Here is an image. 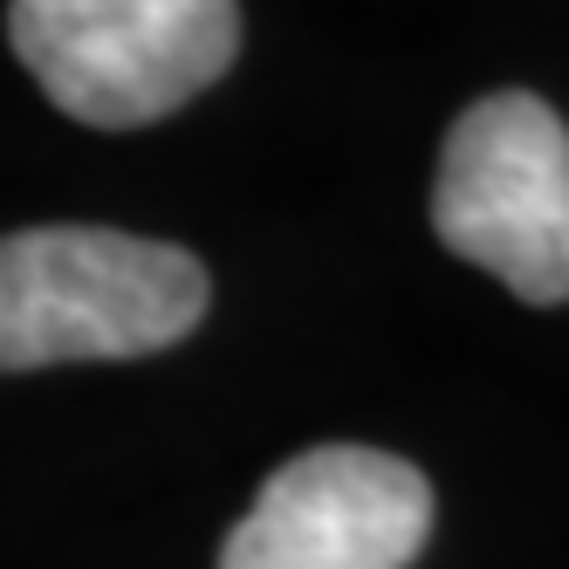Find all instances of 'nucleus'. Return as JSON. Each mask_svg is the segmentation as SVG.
Listing matches in <instances>:
<instances>
[{
	"label": "nucleus",
	"mask_w": 569,
	"mask_h": 569,
	"mask_svg": "<svg viewBox=\"0 0 569 569\" xmlns=\"http://www.w3.org/2000/svg\"><path fill=\"white\" fill-rule=\"evenodd\" d=\"M207 268L117 227H21L0 240V371L172 350L207 316Z\"/></svg>",
	"instance_id": "f257e3e1"
},
{
	"label": "nucleus",
	"mask_w": 569,
	"mask_h": 569,
	"mask_svg": "<svg viewBox=\"0 0 569 569\" xmlns=\"http://www.w3.org/2000/svg\"><path fill=\"white\" fill-rule=\"evenodd\" d=\"M8 42L62 117L138 131L233 69L240 0H8Z\"/></svg>",
	"instance_id": "f03ea898"
},
{
	"label": "nucleus",
	"mask_w": 569,
	"mask_h": 569,
	"mask_svg": "<svg viewBox=\"0 0 569 569\" xmlns=\"http://www.w3.org/2000/svg\"><path fill=\"white\" fill-rule=\"evenodd\" d=\"M432 227L521 302H569V124L528 90L460 110L432 179Z\"/></svg>",
	"instance_id": "7ed1b4c3"
},
{
	"label": "nucleus",
	"mask_w": 569,
	"mask_h": 569,
	"mask_svg": "<svg viewBox=\"0 0 569 569\" xmlns=\"http://www.w3.org/2000/svg\"><path fill=\"white\" fill-rule=\"evenodd\" d=\"M432 536V487L378 446H309L274 467L220 549V569H412Z\"/></svg>",
	"instance_id": "20e7f679"
}]
</instances>
